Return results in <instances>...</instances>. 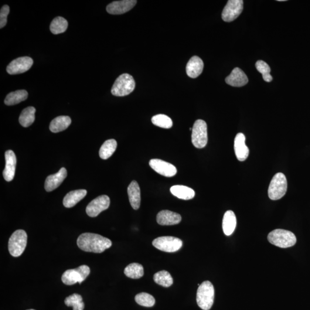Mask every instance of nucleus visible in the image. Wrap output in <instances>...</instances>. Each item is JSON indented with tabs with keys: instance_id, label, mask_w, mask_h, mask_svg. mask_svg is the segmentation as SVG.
Here are the masks:
<instances>
[{
	"instance_id": "nucleus-1",
	"label": "nucleus",
	"mask_w": 310,
	"mask_h": 310,
	"mask_svg": "<svg viewBox=\"0 0 310 310\" xmlns=\"http://www.w3.org/2000/svg\"><path fill=\"white\" fill-rule=\"evenodd\" d=\"M77 245L84 251L100 254L111 248L112 243L109 238L100 234L85 233L78 238Z\"/></svg>"
},
{
	"instance_id": "nucleus-2",
	"label": "nucleus",
	"mask_w": 310,
	"mask_h": 310,
	"mask_svg": "<svg viewBox=\"0 0 310 310\" xmlns=\"http://www.w3.org/2000/svg\"><path fill=\"white\" fill-rule=\"evenodd\" d=\"M215 291L212 282L205 281L198 287L197 294V302L201 309L209 310L213 305Z\"/></svg>"
},
{
	"instance_id": "nucleus-3",
	"label": "nucleus",
	"mask_w": 310,
	"mask_h": 310,
	"mask_svg": "<svg viewBox=\"0 0 310 310\" xmlns=\"http://www.w3.org/2000/svg\"><path fill=\"white\" fill-rule=\"evenodd\" d=\"M268 240L272 244L281 248L294 246L296 243L295 234L290 231L275 229L269 233Z\"/></svg>"
},
{
	"instance_id": "nucleus-4",
	"label": "nucleus",
	"mask_w": 310,
	"mask_h": 310,
	"mask_svg": "<svg viewBox=\"0 0 310 310\" xmlns=\"http://www.w3.org/2000/svg\"><path fill=\"white\" fill-rule=\"evenodd\" d=\"M135 85V81L131 75L122 74L115 80L112 88V94L117 97L126 96L134 90Z\"/></svg>"
},
{
	"instance_id": "nucleus-5",
	"label": "nucleus",
	"mask_w": 310,
	"mask_h": 310,
	"mask_svg": "<svg viewBox=\"0 0 310 310\" xmlns=\"http://www.w3.org/2000/svg\"><path fill=\"white\" fill-rule=\"evenodd\" d=\"M287 190V180L282 172H278L272 178L268 188V196L271 200L280 199Z\"/></svg>"
},
{
	"instance_id": "nucleus-6",
	"label": "nucleus",
	"mask_w": 310,
	"mask_h": 310,
	"mask_svg": "<svg viewBox=\"0 0 310 310\" xmlns=\"http://www.w3.org/2000/svg\"><path fill=\"white\" fill-rule=\"evenodd\" d=\"M27 234L25 230L20 229L15 231L9 238L8 250L13 257L21 255L27 246Z\"/></svg>"
},
{
	"instance_id": "nucleus-7",
	"label": "nucleus",
	"mask_w": 310,
	"mask_h": 310,
	"mask_svg": "<svg viewBox=\"0 0 310 310\" xmlns=\"http://www.w3.org/2000/svg\"><path fill=\"white\" fill-rule=\"evenodd\" d=\"M90 269L86 265L76 269L68 270L64 272L62 277V281L64 284L74 285L77 282L81 284L89 275Z\"/></svg>"
},
{
	"instance_id": "nucleus-8",
	"label": "nucleus",
	"mask_w": 310,
	"mask_h": 310,
	"mask_svg": "<svg viewBox=\"0 0 310 310\" xmlns=\"http://www.w3.org/2000/svg\"><path fill=\"white\" fill-rule=\"evenodd\" d=\"M207 128L206 122L202 120L195 122L192 129V141L197 148H203L207 145Z\"/></svg>"
},
{
	"instance_id": "nucleus-9",
	"label": "nucleus",
	"mask_w": 310,
	"mask_h": 310,
	"mask_svg": "<svg viewBox=\"0 0 310 310\" xmlns=\"http://www.w3.org/2000/svg\"><path fill=\"white\" fill-rule=\"evenodd\" d=\"M152 244L159 250L171 253L179 251L182 247L183 242L178 238L163 236L156 238Z\"/></svg>"
},
{
	"instance_id": "nucleus-10",
	"label": "nucleus",
	"mask_w": 310,
	"mask_h": 310,
	"mask_svg": "<svg viewBox=\"0 0 310 310\" xmlns=\"http://www.w3.org/2000/svg\"><path fill=\"white\" fill-rule=\"evenodd\" d=\"M244 1L242 0H229L223 10L222 18L224 21L231 22L239 16L243 10Z\"/></svg>"
},
{
	"instance_id": "nucleus-11",
	"label": "nucleus",
	"mask_w": 310,
	"mask_h": 310,
	"mask_svg": "<svg viewBox=\"0 0 310 310\" xmlns=\"http://www.w3.org/2000/svg\"><path fill=\"white\" fill-rule=\"evenodd\" d=\"M110 203V198L108 196H99L88 204L86 209V213L90 217H97L102 212L109 208Z\"/></svg>"
},
{
	"instance_id": "nucleus-12",
	"label": "nucleus",
	"mask_w": 310,
	"mask_h": 310,
	"mask_svg": "<svg viewBox=\"0 0 310 310\" xmlns=\"http://www.w3.org/2000/svg\"><path fill=\"white\" fill-rule=\"evenodd\" d=\"M33 60L28 56L20 57L12 61L6 67L8 74H22L29 70L33 65Z\"/></svg>"
},
{
	"instance_id": "nucleus-13",
	"label": "nucleus",
	"mask_w": 310,
	"mask_h": 310,
	"mask_svg": "<svg viewBox=\"0 0 310 310\" xmlns=\"http://www.w3.org/2000/svg\"><path fill=\"white\" fill-rule=\"evenodd\" d=\"M149 166L155 171L166 177H172L177 173V169L174 166L161 159H151Z\"/></svg>"
},
{
	"instance_id": "nucleus-14",
	"label": "nucleus",
	"mask_w": 310,
	"mask_h": 310,
	"mask_svg": "<svg viewBox=\"0 0 310 310\" xmlns=\"http://www.w3.org/2000/svg\"><path fill=\"white\" fill-rule=\"evenodd\" d=\"M137 3L136 0H122L114 1L109 4L107 11L111 15H121L130 11Z\"/></svg>"
},
{
	"instance_id": "nucleus-15",
	"label": "nucleus",
	"mask_w": 310,
	"mask_h": 310,
	"mask_svg": "<svg viewBox=\"0 0 310 310\" xmlns=\"http://www.w3.org/2000/svg\"><path fill=\"white\" fill-rule=\"evenodd\" d=\"M5 168L3 171V176L7 182H11L14 178L17 160L14 152L12 150L6 151L5 153Z\"/></svg>"
},
{
	"instance_id": "nucleus-16",
	"label": "nucleus",
	"mask_w": 310,
	"mask_h": 310,
	"mask_svg": "<svg viewBox=\"0 0 310 310\" xmlns=\"http://www.w3.org/2000/svg\"><path fill=\"white\" fill-rule=\"evenodd\" d=\"M67 175V170L65 168H61L58 172L55 174L51 175L46 178L44 187L47 192H53L62 183Z\"/></svg>"
},
{
	"instance_id": "nucleus-17",
	"label": "nucleus",
	"mask_w": 310,
	"mask_h": 310,
	"mask_svg": "<svg viewBox=\"0 0 310 310\" xmlns=\"http://www.w3.org/2000/svg\"><path fill=\"white\" fill-rule=\"evenodd\" d=\"M234 148L238 161L243 162L248 158L250 150L245 144V136L242 133L238 134L235 138Z\"/></svg>"
},
{
	"instance_id": "nucleus-18",
	"label": "nucleus",
	"mask_w": 310,
	"mask_h": 310,
	"mask_svg": "<svg viewBox=\"0 0 310 310\" xmlns=\"http://www.w3.org/2000/svg\"><path fill=\"white\" fill-rule=\"evenodd\" d=\"M157 223L161 225H174L178 224L182 220L180 214L169 210H162L156 217Z\"/></svg>"
},
{
	"instance_id": "nucleus-19",
	"label": "nucleus",
	"mask_w": 310,
	"mask_h": 310,
	"mask_svg": "<svg viewBox=\"0 0 310 310\" xmlns=\"http://www.w3.org/2000/svg\"><path fill=\"white\" fill-rule=\"evenodd\" d=\"M226 83L233 87H242L248 83L247 75L240 68H235L225 79Z\"/></svg>"
},
{
	"instance_id": "nucleus-20",
	"label": "nucleus",
	"mask_w": 310,
	"mask_h": 310,
	"mask_svg": "<svg viewBox=\"0 0 310 310\" xmlns=\"http://www.w3.org/2000/svg\"><path fill=\"white\" fill-rule=\"evenodd\" d=\"M203 67V61L200 57L197 56L192 57L187 64L186 73L187 76L192 78L199 77L202 73Z\"/></svg>"
},
{
	"instance_id": "nucleus-21",
	"label": "nucleus",
	"mask_w": 310,
	"mask_h": 310,
	"mask_svg": "<svg viewBox=\"0 0 310 310\" xmlns=\"http://www.w3.org/2000/svg\"><path fill=\"white\" fill-rule=\"evenodd\" d=\"M128 194L129 202L133 209L138 210L141 206V193L139 184L135 180L132 181L129 185Z\"/></svg>"
},
{
	"instance_id": "nucleus-22",
	"label": "nucleus",
	"mask_w": 310,
	"mask_h": 310,
	"mask_svg": "<svg viewBox=\"0 0 310 310\" xmlns=\"http://www.w3.org/2000/svg\"><path fill=\"white\" fill-rule=\"evenodd\" d=\"M87 191L86 190H77L71 191L67 194L64 197L63 203L64 207L67 208H71L83 199L86 196Z\"/></svg>"
},
{
	"instance_id": "nucleus-23",
	"label": "nucleus",
	"mask_w": 310,
	"mask_h": 310,
	"mask_svg": "<svg viewBox=\"0 0 310 310\" xmlns=\"http://www.w3.org/2000/svg\"><path fill=\"white\" fill-rule=\"evenodd\" d=\"M237 220L233 211L228 210L225 213L223 221V228L225 234L230 236L236 229Z\"/></svg>"
},
{
	"instance_id": "nucleus-24",
	"label": "nucleus",
	"mask_w": 310,
	"mask_h": 310,
	"mask_svg": "<svg viewBox=\"0 0 310 310\" xmlns=\"http://www.w3.org/2000/svg\"><path fill=\"white\" fill-rule=\"evenodd\" d=\"M170 192L173 196L183 200H190L195 197V192L189 187L175 185L171 187Z\"/></svg>"
},
{
	"instance_id": "nucleus-25",
	"label": "nucleus",
	"mask_w": 310,
	"mask_h": 310,
	"mask_svg": "<svg viewBox=\"0 0 310 310\" xmlns=\"http://www.w3.org/2000/svg\"><path fill=\"white\" fill-rule=\"evenodd\" d=\"M71 123L70 117L66 115L57 117L51 122L50 131L53 133H58L66 130Z\"/></svg>"
},
{
	"instance_id": "nucleus-26",
	"label": "nucleus",
	"mask_w": 310,
	"mask_h": 310,
	"mask_svg": "<svg viewBox=\"0 0 310 310\" xmlns=\"http://www.w3.org/2000/svg\"><path fill=\"white\" fill-rule=\"evenodd\" d=\"M28 92L25 90H20L11 92L7 95L4 100V103L8 106H12L25 101L28 98Z\"/></svg>"
},
{
	"instance_id": "nucleus-27",
	"label": "nucleus",
	"mask_w": 310,
	"mask_h": 310,
	"mask_svg": "<svg viewBox=\"0 0 310 310\" xmlns=\"http://www.w3.org/2000/svg\"><path fill=\"white\" fill-rule=\"evenodd\" d=\"M35 108L29 107L24 110L19 117L20 124L23 127L27 128L31 125L35 120Z\"/></svg>"
},
{
	"instance_id": "nucleus-28",
	"label": "nucleus",
	"mask_w": 310,
	"mask_h": 310,
	"mask_svg": "<svg viewBox=\"0 0 310 310\" xmlns=\"http://www.w3.org/2000/svg\"><path fill=\"white\" fill-rule=\"evenodd\" d=\"M117 146V141L114 139L108 140L101 146L99 152L100 158L107 160L111 157L116 149Z\"/></svg>"
},
{
	"instance_id": "nucleus-29",
	"label": "nucleus",
	"mask_w": 310,
	"mask_h": 310,
	"mask_svg": "<svg viewBox=\"0 0 310 310\" xmlns=\"http://www.w3.org/2000/svg\"><path fill=\"white\" fill-rule=\"evenodd\" d=\"M124 274L129 278L138 279L144 275V268L141 264L132 263L125 268Z\"/></svg>"
},
{
	"instance_id": "nucleus-30",
	"label": "nucleus",
	"mask_w": 310,
	"mask_h": 310,
	"mask_svg": "<svg viewBox=\"0 0 310 310\" xmlns=\"http://www.w3.org/2000/svg\"><path fill=\"white\" fill-rule=\"evenodd\" d=\"M68 27L67 20L62 17H57L50 25V30L54 35L62 33L66 31Z\"/></svg>"
},
{
	"instance_id": "nucleus-31",
	"label": "nucleus",
	"mask_w": 310,
	"mask_h": 310,
	"mask_svg": "<svg viewBox=\"0 0 310 310\" xmlns=\"http://www.w3.org/2000/svg\"><path fill=\"white\" fill-rule=\"evenodd\" d=\"M153 280L156 283L164 287H169L173 282V278L169 272L161 271L153 276Z\"/></svg>"
},
{
	"instance_id": "nucleus-32",
	"label": "nucleus",
	"mask_w": 310,
	"mask_h": 310,
	"mask_svg": "<svg viewBox=\"0 0 310 310\" xmlns=\"http://www.w3.org/2000/svg\"><path fill=\"white\" fill-rule=\"evenodd\" d=\"M68 307H73V310H84L85 304L83 297L78 294H74L68 296L64 301Z\"/></svg>"
},
{
	"instance_id": "nucleus-33",
	"label": "nucleus",
	"mask_w": 310,
	"mask_h": 310,
	"mask_svg": "<svg viewBox=\"0 0 310 310\" xmlns=\"http://www.w3.org/2000/svg\"><path fill=\"white\" fill-rule=\"evenodd\" d=\"M152 122L157 127L162 128H171L173 122L171 118L165 114H157L152 118Z\"/></svg>"
},
{
	"instance_id": "nucleus-34",
	"label": "nucleus",
	"mask_w": 310,
	"mask_h": 310,
	"mask_svg": "<svg viewBox=\"0 0 310 310\" xmlns=\"http://www.w3.org/2000/svg\"><path fill=\"white\" fill-rule=\"evenodd\" d=\"M135 301L139 305L147 308H151L155 304V299L153 296L145 292L140 293L136 295Z\"/></svg>"
},
{
	"instance_id": "nucleus-35",
	"label": "nucleus",
	"mask_w": 310,
	"mask_h": 310,
	"mask_svg": "<svg viewBox=\"0 0 310 310\" xmlns=\"http://www.w3.org/2000/svg\"><path fill=\"white\" fill-rule=\"evenodd\" d=\"M255 67L263 75L264 80L267 83H271L273 78L270 74L271 68L268 64L263 60H258L255 63Z\"/></svg>"
},
{
	"instance_id": "nucleus-36",
	"label": "nucleus",
	"mask_w": 310,
	"mask_h": 310,
	"mask_svg": "<svg viewBox=\"0 0 310 310\" xmlns=\"http://www.w3.org/2000/svg\"><path fill=\"white\" fill-rule=\"evenodd\" d=\"M9 11V6L7 5H5L1 8L0 11V28H2L7 23V17Z\"/></svg>"
},
{
	"instance_id": "nucleus-37",
	"label": "nucleus",
	"mask_w": 310,
	"mask_h": 310,
	"mask_svg": "<svg viewBox=\"0 0 310 310\" xmlns=\"http://www.w3.org/2000/svg\"><path fill=\"white\" fill-rule=\"evenodd\" d=\"M33 310V309H30V310Z\"/></svg>"
}]
</instances>
